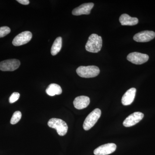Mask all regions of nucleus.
I'll return each mask as SVG.
<instances>
[{"label":"nucleus","mask_w":155,"mask_h":155,"mask_svg":"<svg viewBox=\"0 0 155 155\" xmlns=\"http://www.w3.org/2000/svg\"><path fill=\"white\" fill-rule=\"evenodd\" d=\"M102 46V38L96 34H92L88 38L85 45L86 51L90 52L97 53L99 52Z\"/></svg>","instance_id":"obj_1"},{"label":"nucleus","mask_w":155,"mask_h":155,"mask_svg":"<svg viewBox=\"0 0 155 155\" xmlns=\"http://www.w3.org/2000/svg\"><path fill=\"white\" fill-rule=\"evenodd\" d=\"M100 72L99 68L95 66H81L76 69L78 75L84 78L96 77L99 75Z\"/></svg>","instance_id":"obj_2"},{"label":"nucleus","mask_w":155,"mask_h":155,"mask_svg":"<svg viewBox=\"0 0 155 155\" xmlns=\"http://www.w3.org/2000/svg\"><path fill=\"white\" fill-rule=\"evenodd\" d=\"M48 124L49 127L56 129L58 134L61 136L66 135L68 131V125L62 119L52 118L50 119Z\"/></svg>","instance_id":"obj_3"},{"label":"nucleus","mask_w":155,"mask_h":155,"mask_svg":"<svg viewBox=\"0 0 155 155\" xmlns=\"http://www.w3.org/2000/svg\"><path fill=\"white\" fill-rule=\"evenodd\" d=\"M101 111L98 108L92 111L86 117L83 124V128L84 130H88L92 128L97 122L101 117Z\"/></svg>","instance_id":"obj_4"},{"label":"nucleus","mask_w":155,"mask_h":155,"mask_svg":"<svg viewBox=\"0 0 155 155\" xmlns=\"http://www.w3.org/2000/svg\"><path fill=\"white\" fill-rule=\"evenodd\" d=\"M32 36V34L30 31H23L14 38L12 43L15 46H19L26 44L30 41Z\"/></svg>","instance_id":"obj_5"},{"label":"nucleus","mask_w":155,"mask_h":155,"mask_svg":"<svg viewBox=\"0 0 155 155\" xmlns=\"http://www.w3.org/2000/svg\"><path fill=\"white\" fill-rule=\"evenodd\" d=\"M20 65V61L17 59L5 60L0 63V70L2 71H14L18 69Z\"/></svg>","instance_id":"obj_6"},{"label":"nucleus","mask_w":155,"mask_h":155,"mask_svg":"<svg viewBox=\"0 0 155 155\" xmlns=\"http://www.w3.org/2000/svg\"><path fill=\"white\" fill-rule=\"evenodd\" d=\"M127 60L133 64L140 65L148 61L149 56L146 54L138 52L130 53L127 56Z\"/></svg>","instance_id":"obj_7"},{"label":"nucleus","mask_w":155,"mask_h":155,"mask_svg":"<svg viewBox=\"0 0 155 155\" xmlns=\"http://www.w3.org/2000/svg\"><path fill=\"white\" fill-rule=\"evenodd\" d=\"M144 114L141 112H134L129 115L123 122V125L125 127H130L137 124L143 119Z\"/></svg>","instance_id":"obj_8"},{"label":"nucleus","mask_w":155,"mask_h":155,"mask_svg":"<svg viewBox=\"0 0 155 155\" xmlns=\"http://www.w3.org/2000/svg\"><path fill=\"white\" fill-rule=\"evenodd\" d=\"M155 37V32L152 31H143L137 33L134 36L135 41L138 42H146L150 41Z\"/></svg>","instance_id":"obj_9"},{"label":"nucleus","mask_w":155,"mask_h":155,"mask_svg":"<svg viewBox=\"0 0 155 155\" xmlns=\"http://www.w3.org/2000/svg\"><path fill=\"white\" fill-rule=\"evenodd\" d=\"M116 149V145L115 143H107L97 148L94 150V153L95 155H109L115 152Z\"/></svg>","instance_id":"obj_10"},{"label":"nucleus","mask_w":155,"mask_h":155,"mask_svg":"<svg viewBox=\"0 0 155 155\" xmlns=\"http://www.w3.org/2000/svg\"><path fill=\"white\" fill-rule=\"evenodd\" d=\"M94 6V4L93 3L82 4L79 7L74 9L72 11V14L75 16H79L83 14L88 15L90 14L91 11Z\"/></svg>","instance_id":"obj_11"},{"label":"nucleus","mask_w":155,"mask_h":155,"mask_svg":"<svg viewBox=\"0 0 155 155\" xmlns=\"http://www.w3.org/2000/svg\"><path fill=\"white\" fill-rule=\"evenodd\" d=\"M90 102L89 97L85 96H81L75 98L73 101L74 107L78 110L86 108Z\"/></svg>","instance_id":"obj_12"},{"label":"nucleus","mask_w":155,"mask_h":155,"mask_svg":"<svg viewBox=\"0 0 155 155\" xmlns=\"http://www.w3.org/2000/svg\"><path fill=\"white\" fill-rule=\"evenodd\" d=\"M136 89L134 87L129 89L123 95L122 97V103L124 106H128L131 104L135 98Z\"/></svg>","instance_id":"obj_13"},{"label":"nucleus","mask_w":155,"mask_h":155,"mask_svg":"<svg viewBox=\"0 0 155 155\" xmlns=\"http://www.w3.org/2000/svg\"><path fill=\"white\" fill-rule=\"evenodd\" d=\"M119 21L122 25L132 26L138 23V19L136 17H130L127 14H123L119 18Z\"/></svg>","instance_id":"obj_14"},{"label":"nucleus","mask_w":155,"mask_h":155,"mask_svg":"<svg viewBox=\"0 0 155 155\" xmlns=\"http://www.w3.org/2000/svg\"><path fill=\"white\" fill-rule=\"evenodd\" d=\"M46 93L50 96L60 95L62 93L61 87L56 84H51L46 89Z\"/></svg>","instance_id":"obj_15"},{"label":"nucleus","mask_w":155,"mask_h":155,"mask_svg":"<svg viewBox=\"0 0 155 155\" xmlns=\"http://www.w3.org/2000/svg\"><path fill=\"white\" fill-rule=\"evenodd\" d=\"M62 46V38L58 37L56 39L51 48V54L53 56L57 55L61 50Z\"/></svg>","instance_id":"obj_16"},{"label":"nucleus","mask_w":155,"mask_h":155,"mask_svg":"<svg viewBox=\"0 0 155 155\" xmlns=\"http://www.w3.org/2000/svg\"><path fill=\"white\" fill-rule=\"evenodd\" d=\"M22 117V114L19 111H16L14 113L11 120V123L12 125L17 124L19 122Z\"/></svg>","instance_id":"obj_17"},{"label":"nucleus","mask_w":155,"mask_h":155,"mask_svg":"<svg viewBox=\"0 0 155 155\" xmlns=\"http://www.w3.org/2000/svg\"><path fill=\"white\" fill-rule=\"evenodd\" d=\"M11 32V29L8 26L0 27V38L8 35Z\"/></svg>","instance_id":"obj_18"},{"label":"nucleus","mask_w":155,"mask_h":155,"mask_svg":"<svg viewBox=\"0 0 155 155\" xmlns=\"http://www.w3.org/2000/svg\"><path fill=\"white\" fill-rule=\"evenodd\" d=\"M20 94L18 92H14L11 94V97L9 98V102L11 104H13L17 101L19 99Z\"/></svg>","instance_id":"obj_19"},{"label":"nucleus","mask_w":155,"mask_h":155,"mask_svg":"<svg viewBox=\"0 0 155 155\" xmlns=\"http://www.w3.org/2000/svg\"><path fill=\"white\" fill-rule=\"evenodd\" d=\"M17 2L23 5H28L29 4L28 0H17Z\"/></svg>","instance_id":"obj_20"}]
</instances>
